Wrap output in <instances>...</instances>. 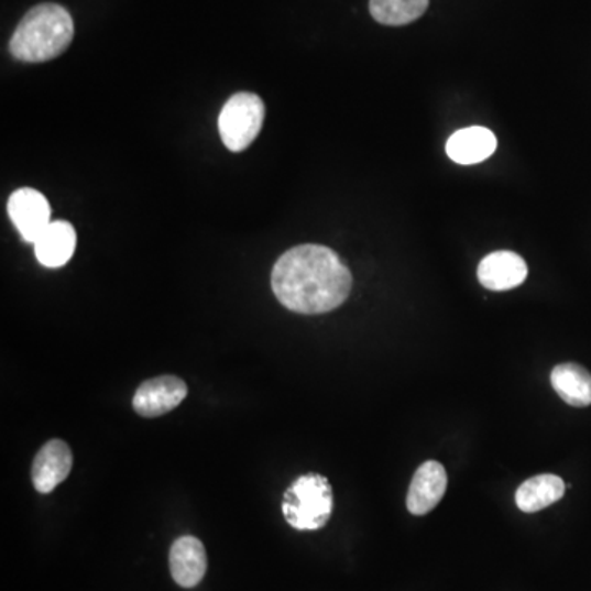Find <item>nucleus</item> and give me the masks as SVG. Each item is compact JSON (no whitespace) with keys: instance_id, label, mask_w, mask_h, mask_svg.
<instances>
[{"instance_id":"obj_1","label":"nucleus","mask_w":591,"mask_h":591,"mask_svg":"<svg viewBox=\"0 0 591 591\" xmlns=\"http://www.w3.org/2000/svg\"><path fill=\"white\" fill-rule=\"evenodd\" d=\"M272 288L293 313L324 314L346 303L352 273L333 250L299 245L280 256L272 273Z\"/></svg>"},{"instance_id":"obj_2","label":"nucleus","mask_w":591,"mask_h":591,"mask_svg":"<svg viewBox=\"0 0 591 591\" xmlns=\"http://www.w3.org/2000/svg\"><path fill=\"white\" fill-rule=\"evenodd\" d=\"M75 39L72 13L58 3H40L25 13L9 50L13 58L25 63H43L62 55Z\"/></svg>"},{"instance_id":"obj_3","label":"nucleus","mask_w":591,"mask_h":591,"mask_svg":"<svg viewBox=\"0 0 591 591\" xmlns=\"http://www.w3.org/2000/svg\"><path fill=\"white\" fill-rule=\"evenodd\" d=\"M282 507L283 516L295 529H320L332 516V486L326 477L306 473L286 490Z\"/></svg>"},{"instance_id":"obj_4","label":"nucleus","mask_w":591,"mask_h":591,"mask_svg":"<svg viewBox=\"0 0 591 591\" xmlns=\"http://www.w3.org/2000/svg\"><path fill=\"white\" fill-rule=\"evenodd\" d=\"M265 103L252 92H239L227 100L219 116V132L230 152H243L260 135Z\"/></svg>"},{"instance_id":"obj_5","label":"nucleus","mask_w":591,"mask_h":591,"mask_svg":"<svg viewBox=\"0 0 591 591\" xmlns=\"http://www.w3.org/2000/svg\"><path fill=\"white\" fill-rule=\"evenodd\" d=\"M7 212L25 242L35 243L52 223V207L48 199L32 188L17 189L9 197Z\"/></svg>"},{"instance_id":"obj_6","label":"nucleus","mask_w":591,"mask_h":591,"mask_svg":"<svg viewBox=\"0 0 591 591\" xmlns=\"http://www.w3.org/2000/svg\"><path fill=\"white\" fill-rule=\"evenodd\" d=\"M188 386L178 376L165 375L142 383L133 396V409L142 417H160L178 407Z\"/></svg>"},{"instance_id":"obj_7","label":"nucleus","mask_w":591,"mask_h":591,"mask_svg":"<svg viewBox=\"0 0 591 591\" xmlns=\"http://www.w3.org/2000/svg\"><path fill=\"white\" fill-rule=\"evenodd\" d=\"M73 469V452L65 440L53 439L36 453L32 466V482L36 492L50 493L68 479Z\"/></svg>"},{"instance_id":"obj_8","label":"nucleus","mask_w":591,"mask_h":591,"mask_svg":"<svg viewBox=\"0 0 591 591\" xmlns=\"http://www.w3.org/2000/svg\"><path fill=\"white\" fill-rule=\"evenodd\" d=\"M447 472L442 463L427 460L414 473L407 492V510L414 516L430 513L447 492Z\"/></svg>"},{"instance_id":"obj_9","label":"nucleus","mask_w":591,"mask_h":591,"mask_svg":"<svg viewBox=\"0 0 591 591\" xmlns=\"http://www.w3.org/2000/svg\"><path fill=\"white\" fill-rule=\"evenodd\" d=\"M526 262L517 253L507 250L490 253L479 265L480 283L492 292L517 288L526 282Z\"/></svg>"},{"instance_id":"obj_10","label":"nucleus","mask_w":591,"mask_h":591,"mask_svg":"<svg viewBox=\"0 0 591 591\" xmlns=\"http://www.w3.org/2000/svg\"><path fill=\"white\" fill-rule=\"evenodd\" d=\"M169 570L173 580L183 589H195L207 572L204 544L197 537H179L169 550Z\"/></svg>"},{"instance_id":"obj_11","label":"nucleus","mask_w":591,"mask_h":591,"mask_svg":"<svg viewBox=\"0 0 591 591\" xmlns=\"http://www.w3.org/2000/svg\"><path fill=\"white\" fill-rule=\"evenodd\" d=\"M76 230L66 220H55L46 227L45 232L33 243L36 260L48 269L65 266L75 255Z\"/></svg>"},{"instance_id":"obj_12","label":"nucleus","mask_w":591,"mask_h":591,"mask_svg":"<svg viewBox=\"0 0 591 591\" xmlns=\"http://www.w3.org/2000/svg\"><path fill=\"white\" fill-rule=\"evenodd\" d=\"M496 136L485 127H469L459 130L447 142V155L459 165H475L485 162L496 152Z\"/></svg>"},{"instance_id":"obj_13","label":"nucleus","mask_w":591,"mask_h":591,"mask_svg":"<svg viewBox=\"0 0 591 591\" xmlns=\"http://www.w3.org/2000/svg\"><path fill=\"white\" fill-rule=\"evenodd\" d=\"M552 388L573 407H587L591 404V373L577 363H562L550 375Z\"/></svg>"},{"instance_id":"obj_14","label":"nucleus","mask_w":591,"mask_h":591,"mask_svg":"<svg viewBox=\"0 0 591 591\" xmlns=\"http://www.w3.org/2000/svg\"><path fill=\"white\" fill-rule=\"evenodd\" d=\"M566 494V483L560 477L544 473L533 477L517 489L516 504L523 513H537L557 503Z\"/></svg>"},{"instance_id":"obj_15","label":"nucleus","mask_w":591,"mask_h":591,"mask_svg":"<svg viewBox=\"0 0 591 591\" xmlns=\"http://www.w3.org/2000/svg\"><path fill=\"white\" fill-rule=\"evenodd\" d=\"M429 0H370V13L383 25H406L419 19Z\"/></svg>"}]
</instances>
